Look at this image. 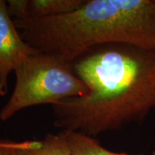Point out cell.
Instances as JSON below:
<instances>
[{
    "mask_svg": "<svg viewBox=\"0 0 155 155\" xmlns=\"http://www.w3.org/2000/svg\"><path fill=\"white\" fill-rule=\"evenodd\" d=\"M73 68L89 94L53 105L54 124L63 131L96 138L155 110V50L103 45L78 58Z\"/></svg>",
    "mask_w": 155,
    "mask_h": 155,
    "instance_id": "1",
    "label": "cell"
},
{
    "mask_svg": "<svg viewBox=\"0 0 155 155\" xmlns=\"http://www.w3.org/2000/svg\"><path fill=\"white\" fill-rule=\"evenodd\" d=\"M13 22L35 49L71 63L103 45L155 50V0H86L69 14Z\"/></svg>",
    "mask_w": 155,
    "mask_h": 155,
    "instance_id": "2",
    "label": "cell"
},
{
    "mask_svg": "<svg viewBox=\"0 0 155 155\" xmlns=\"http://www.w3.org/2000/svg\"><path fill=\"white\" fill-rule=\"evenodd\" d=\"M15 73L14 90L0 111L3 121L30 106H53L62 100L89 94L88 86L73 71V63L52 53L38 51L19 65Z\"/></svg>",
    "mask_w": 155,
    "mask_h": 155,
    "instance_id": "3",
    "label": "cell"
},
{
    "mask_svg": "<svg viewBox=\"0 0 155 155\" xmlns=\"http://www.w3.org/2000/svg\"><path fill=\"white\" fill-rule=\"evenodd\" d=\"M17 30L7 11V2L0 0V96H6L8 91L9 74L39 51Z\"/></svg>",
    "mask_w": 155,
    "mask_h": 155,
    "instance_id": "4",
    "label": "cell"
},
{
    "mask_svg": "<svg viewBox=\"0 0 155 155\" xmlns=\"http://www.w3.org/2000/svg\"><path fill=\"white\" fill-rule=\"evenodd\" d=\"M14 155H73L63 133L48 134L40 140L17 141Z\"/></svg>",
    "mask_w": 155,
    "mask_h": 155,
    "instance_id": "5",
    "label": "cell"
},
{
    "mask_svg": "<svg viewBox=\"0 0 155 155\" xmlns=\"http://www.w3.org/2000/svg\"><path fill=\"white\" fill-rule=\"evenodd\" d=\"M86 0H28V19L61 16L78 9Z\"/></svg>",
    "mask_w": 155,
    "mask_h": 155,
    "instance_id": "6",
    "label": "cell"
},
{
    "mask_svg": "<svg viewBox=\"0 0 155 155\" xmlns=\"http://www.w3.org/2000/svg\"><path fill=\"white\" fill-rule=\"evenodd\" d=\"M73 155H144L112 152L104 147L95 137L74 131H62Z\"/></svg>",
    "mask_w": 155,
    "mask_h": 155,
    "instance_id": "7",
    "label": "cell"
},
{
    "mask_svg": "<svg viewBox=\"0 0 155 155\" xmlns=\"http://www.w3.org/2000/svg\"><path fill=\"white\" fill-rule=\"evenodd\" d=\"M7 11L13 20L28 19V0H9Z\"/></svg>",
    "mask_w": 155,
    "mask_h": 155,
    "instance_id": "8",
    "label": "cell"
},
{
    "mask_svg": "<svg viewBox=\"0 0 155 155\" xmlns=\"http://www.w3.org/2000/svg\"><path fill=\"white\" fill-rule=\"evenodd\" d=\"M16 143L10 140L0 141V155H14Z\"/></svg>",
    "mask_w": 155,
    "mask_h": 155,
    "instance_id": "9",
    "label": "cell"
},
{
    "mask_svg": "<svg viewBox=\"0 0 155 155\" xmlns=\"http://www.w3.org/2000/svg\"><path fill=\"white\" fill-rule=\"evenodd\" d=\"M152 155H155V149L154 150V151L152 152Z\"/></svg>",
    "mask_w": 155,
    "mask_h": 155,
    "instance_id": "10",
    "label": "cell"
}]
</instances>
